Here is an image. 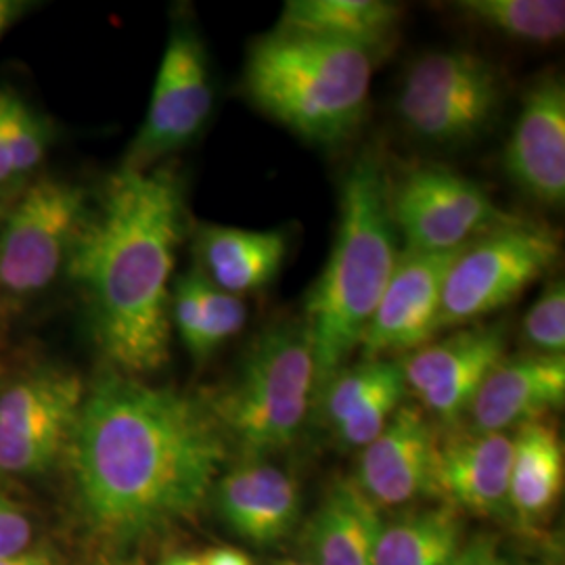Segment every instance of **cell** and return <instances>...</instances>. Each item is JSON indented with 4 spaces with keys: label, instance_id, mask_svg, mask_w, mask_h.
Instances as JSON below:
<instances>
[{
    "label": "cell",
    "instance_id": "1",
    "mask_svg": "<svg viewBox=\"0 0 565 565\" xmlns=\"http://www.w3.org/2000/svg\"><path fill=\"white\" fill-rule=\"evenodd\" d=\"M228 446L207 401L105 373L70 438L84 524L124 548L191 520L223 476Z\"/></svg>",
    "mask_w": 565,
    "mask_h": 565
},
{
    "label": "cell",
    "instance_id": "2",
    "mask_svg": "<svg viewBox=\"0 0 565 565\" xmlns=\"http://www.w3.org/2000/svg\"><path fill=\"white\" fill-rule=\"evenodd\" d=\"M184 226V186L170 166H121L82 226L65 270L118 373H153L170 359V281Z\"/></svg>",
    "mask_w": 565,
    "mask_h": 565
},
{
    "label": "cell",
    "instance_id": "3",
    "mask_svg": "<svg viewBox=\"0 0 565 565\" xmlns=\"http://www.w3.org/2000/svg\"><path fill=\"white\" fill-rule=\"evenodd\" d=\"M387 184L382 163L371 153L343 179L340 231L306 302L303 327L315 359V398L361 345L398 263Z\"/></svg>",
    "mask_w": 565,
    "mask_h": 565
},
{
    "label": "cell",
    "instance_id": "4",
    "mask_svg": "<svg viewBox=\"0 0 565 565\" xmlns=\"http://www.w3.org/2000/svg\"><path fill=\"white\" fill-rule=\"evenodd\" d=\"M373 60L363 46L277 28L252 44L245 90L303 141L335 145L363 120Z\"/></svg>",
    "mask_w": 565,
    "mask_h": 565
},
{
    "label": "cell",
    "instance_id": "5",
    "mask_svg": "<svg viewBox=\"0 0 565 565\" xmlns=\"http://www.w3.org/2000/svg\"><path fill=\"white\" fill-rule=\"evenodd\" d=\"M207 403L245 459H266L294 445L315 403V359L303 323L268 324Z\"/></svg>",
    "mask_w": 565,
    "mask_h": 565
},
{
    "label": "cell",
    "instance_id": "6",
    "mask_svg": "<svg viewBox=\"0 0 565 565\" xmlns=\"http://www.w3.org/2000/svg\"><path fill=\"white\" fill-rule=\"evenodd\" d=\"M559 252L557 233L522 218L465 245L446 275L436 335L515 302L557 264Z\"/></svg>",
    "mask_w": 565,
    "mask_h": 565
},
{
    "label": "cell",
    "instance_id": "7",
    "mask_svg": "<svg viewBox=\"0 0 565 565\" xmlns=\"http://www.w3.org/2000/svg\"><path fill=\"white\" fill-rule=\"evenodd\" d=\"M501 76L469 51H434L415 61L398 95V116L419 141L459 147L476 141L501 105Z\"/></svg>",
    "mask_w": 565,
    "mask_h": 565
},
{
    "label": "cell",
    "instance_id": "8",
    "mask_svg": "<svg viewBox=\"0 0 565 565\" xmlns=\"http://www.w3.org/2000/svg\"><path fill=\"white\" fill-rule=\"evenodd\" d=\"M88 214L81 184L53 177L32 182L0 228V287L15 298L46 289L67 268Z\"/></svg>",
    "mask_w": 565,
    "mask_h": 565
},
{
    "label": "cell",
    "instance_id": "9",
    "mask_svg": "<svg viewBox=\"0 0 565 565\" xmlns=\"http://www.w3.org/2000/svg\"><path fill=\"white\" fill-rule=\"evenodd\" d=\"M390 221L403 233L408 252H457L486 233L513 223L488 191L446 168H415L387 184Z\"/></svg>",
    "mask_w": 565,
    "mask_h": 565
},
{
    "label": "cell",
    "instance_id": "10",
    "mask_svg": "<svg viewBox=\"0 0 565 565\" xmlns=\"http://www.w3.org/2000/svg\"><path fill=\"white\" fill-rule=\"evenodd\" d=\"M214 90L202 39L189 21L170 30L151 103L124 168L147 170L195 141L212 114Z\"/></svg>",
    "mask_w": 565,
    "mask_h": 565
},
{
    "label": "cell",
    "instance_id": "11",
    "mask_svg": "<svg viewBox=\"0 0 565 565\" xmlns=\"http://www.w3.org/2000/svg\"><path fill=\"white\" fill-rule=\"evenodd\" d=\"M76 375L49 371L0 394V471L30 476L57 461L70 445L84 401Z\"/></svg>",
    "mask_w": 565,
    "mask_h": 565
},
{
    "label": "cell",
    "instance_id": "12",
    "mask_svg": "<svg viewBox=\"0 0 565 565\" xmlns=\"http://www.w3.org/2000/svg\"><path fill=\"white\" fill-rule=\"evenodd\" d=\"M503 323L463 327L417 348L403 364L404 384L443 424L455 425L476 398L490 371L505 359Z\"/></svg>",
    "mask_w": 565,
    "mask_h": 565
},
{
    "label": "cell",
    "instance_id": "13",
    "mask_svg": "<svg viewBox=\"0 0 565 565\" xmlns=\"http://www.w3.org/2000/svg\"><path fill=\"white\" fill-rule=\"evenodd\" d=\"M457 252L424 254L404 252L385 287L371 321L364 329V361L417 350L436 335L446 275Z\"/></svg>",
    "mask_w": 565,
    "mask_h": 565
},
{
    "label": "cell",
    "instance_id": "14",
    "mask_svg": "<svg viewBox=\"0 0 565 565\" xmlns=\"http://www.w3.org/2000/svg\"><path fill=\"white\" fill-rule=\"evenodd\" d=\"M511 436L452 427L438 431L434 497L461 513L511 522Z\"/></svg>",
    "mask_w": 565,
    "mask_h": 565
},
{
    "label": "cell",
    "instance_id": "15",
    "mask_svg": "<svg viewBox=\"0 0 565 565\" xmlns=\"http://www.w3.org/2000/svg\"><path fill=\"white\" fill-rule=\"evenodd\" d=\"M438 431L417 406L401 404L382 434L361 450L354 482L380 507L434 497Z\"/></svg>",
    "mask_w": 565,
    "mask_h": 565
},
{
    "label": "cell",
    "instance_id": "16",
    "mask_svg": "<svg viewBox=\"0 0 565 565\" xmlns=\"http://www.w3.org/2000/svg\"><path fill=\"white\" fill-rule=\"evenodd\" d=\"M505 172L534 202L565 200V88L559 78L536 82L522 103L505 149Z\"/></svg>",
    "mask_w": 565,
    "mask_h": 565
},
{
    "label": "cell",
    "instance_id": "17",
    "mask_svg": "<svg viewBox=\"0 0 565 565\" xmlns=\"http://www.w3.org/2000/svg\"><path fill=\"white\" fill-rule=\"evenodd\" d=\"M224 524L245 543L279 545L294 534L302 515L298 480L264 459H247L224 471L212 490Z\"/></svg>",
    "mask_w": 565,
    "mask_h": 565
},
{
    "label": "cell",
    "instance_id": "18",
    "mask_svg": "<svg viewBox=\"0 0 565 565\" xmlns=\"http://www.w3.org/2000/svg\"><path fill=\"white\" fill-rule=\"evenodd\" d=\"M565 403L564 354H524L497 364L467 415L471 429L484 434H509L532 419L546 417Z\"/></svg>",
    "mask_w": 565,
    "mask_h": 565
},
{
    "label": "cell",
    "instance_id": "19",
    "mask_svg": "<svg viewBox=\"0 0 565 565\" xmlns=\"http://www.w3.org/2000/svg\"><path fill=\"white\" fill-rule=\"evenodd\" d=\"M404 394L403 364L373 359L343 366L317 394L315 406L340 445L363 450L390 424Z\"/></svg>",
    "mask_w": 565,
    "mask_h": 565
},
{
    "label": "cell",
    "instance_id": "20",
    "mask_svg": "<svg viewBox=\"0 0 565 565\" xmlns=\"http://www.w3.org/2000/svg\"><path fill=\"white\" fill-rule=\"evenodd\" d=\"M380 511L354 480H335L303 527V559L312 565H375L384 524Z\"/></svg>",
    "mask_w": 565,
    "mask_h": 565
},
{
    "label": "cell",
    "instance_id": "21",
    "mask_svg": "<svg viewBox=\"0 0 565 565\" xmlns=\"http://www.w3.org/2000/svg\"><path fill=\"white\" fill-rule=\"evenodd\" d=\"M200 273L231 296L258 291L273 281L287 256L285 231H249L224 224H200L195 231Z\"/></svg>",
    "mask_w": 565,
    "mask_h": 565
},
{
    "label": "cell",
    "instance_id": "22",
    "mask_svg": "<svg viewBox=\"0 0 565 565\" xmlns=\"http://www.w3.org/2000/svg\"><path fill=\"white\" fill-rule=\"evenodd\" d=\"M511 522L536 527L551 515L564 492V443L555 422L539 417L520 425L511 436Z\"/></svg>",
    "mask_w": 565,
    "mask_h": 565
},
{
    "label": "cell",
    "instance_id": "23",
    "mask_svg": "<svg viewBox=\"0 0 565 565\" xmlns=\"http://www.w3.org/2000/svg\"><path fill=\"white\" fill-rule=\"evenodd\" d=\"M401 25V9L385 0H289L279 28L350 42L375 55Z\"/></svg>",
    "mask_w": 565,
    "mask_h": 565
},
{
    "label": "cell",
    "instance_id": "24",
    "mask_svg": "<svg viewBox=\"0 0 565 565\" xmlns=\"http://www.w3.org/2000/svg\"><path fill=\"white\" fill-rule=\"evenodd\" d=\"M467 545L463 513L455 507L417 509L382 524L375 565H452Z\"/></svg>",
    "mask_w": 565,
    "mask_h": 565
},
{
    "label": "cell",
    "instance_id": "25",
    "mask_svg": "<svg viewBox=\"0 0 565 565\" xmlns=\"http://www.w3.org/2000/svg\"><path fill=\"white\" fill-rule=\"evenodd\" d=\"M457 9L469 20L482 23L515 41H559L565 32V2L562 0H463Z\"/></svg>",
    "mask_w": 565,
    "mask_h": 565
},
{
    "label": "cell",
    "instance_id": "26",
    "mask_svg": "<svg viewBox=\"0 0 565 565\" xmlns=\"http://www.w3.org/2000/svg\"><path fill=\"white\" fill-rule=\"evenodd\" d=\"M0 114L13 172L21 179L41 166L49 135L39 114L20 95L0 90Z\"/></svg>",
    "mask_w": 565,
    "mask_h": 565
},
{
    "label": "cell",
    "instance_id": "27",
    "mask_svg": "<svg viewBox=\"0 0 565 565\" xmlns=\"http://www.w3.org/2000/svg\"><path fill=\"white\" fill-rule=\"evenodd\" d=\"M525 340L539 354L559 356L565 350V285L551 282L530 306L524 319Z\"/></svg>",
    "mask_w": 565,
    "mask_h": 565
},
{
    "label": "cell",
    "instance_id": "28",
    "mask_svg": "<svg viewBox=\"0 0 565 565\" xmlns=\"http://www.w3.org/2000/svg\"><path fill=\"white\" fill-rule=\"evenodd\" d=\"M170 319L174 329L179 331L184 348L191 352V356L203 363L205 361V327H203L202 306V273L195 268L181 279L172 289V302H170Z\"/></svg>",
    "mask_w": 565,
    "mask_h": 565
},
{
    "label": "cell",
    "instance_id": "29",
    "mask_svg": "<svg viewBox=\"0 0 565 565\" xmlns=\"http://www.w3.org/2000/svg\"><path fill=\"white\" fill-rule=\"evenodd\" d=\"M203 327H205V361L231 338H235L245 324L247 310L242 298L231 296L214 287L202 275Z\"/></svg>",
    "mask_w": 565,
    "mask_h": 565
},
{
    "label": "cell",
    "instance_id": "30",
    "mask_svg": "<svg viewBox=\"0 0 565 565\" xmlns=\"http://www.w3.org/2000/svg\"><path fill=\"white\" fill-rule=\"evenodd\" d=\"M32 524L20 507L0 497V559L20 557L30 551Z\"/></svg>",
    "mask_w": 565,
    "mask_h": 565
},
{
    "label": "cell",
    "instance_id": "31",
    "mask_svg": "<svg viewBox=\"0 0 565 565\" xmlns=\"http://www.w3.org/2000/svg\"><path fill=\"white\" fill-rule=\"evenodd\" d=\"M501 551L494 543V539L478 536L473 541H467L463 553L452 565H499L501 564Z\"/></svg>",
    "mask_w": 565,
    "mask_h": 565
},
{
    "label": "cell",
    "instance_id": "32",
    "mask_svg": "<svg viewBox=\"0 0 565 565\" xmlns=\"http://www.w3.org/2000/svg\"><path fill=\"white\" fill-rule=\"evenodd\" d=\"M205 565H256L252 557L237 546H214L202 555Z\"/></svg>",
    "mask_w": 565,
    "mask_h": 565
},
{
    "label": "cell",
    "instance_id": "33",
    "mask_svg": "<svg viewBox=\"0 0 565 565\" xmlns=\"http://www.w3.org/2000/svg\"><path fill=\"white\" fill-rule=\"evenodd\" d=\"M0 565H61L60 559L51 551H28L20 557L11 559H0Z\"/></svg>",
    "mask_w": 565,
    "mask_h": 565
},
{
    "label": "cell",
    "instance_id": "34",
    "mask_svg": "<svg viewBox=\"0 0 565 565\" xmlns=\"http://www.w3.org/2000/svg\"><path fill=\"white\" fill-rule=\"evenodd\" d=\"M13 181H18V177L13 172V163L9 158V149L4 141V132H2V114H0V189L9 186Z\"/></svg>",
    "mask_w": 565,
    "mask_h": 565
},
{
    "label": "cell",
    "instance_id": "35",
    "mask_svg": "<svg viewBox=\"0 0 565 565\" xmlns=\"http://www.w3.org/2000/svg\"><path fill=\"white\" fill-rule=\"evenodd\" d=\"M23 11V4L21 2H13V0H0V25H11L13 21L18 20Z\"/></svg>",
    "mask_w": 565,
    "mask_h": 565
},
{
    "label": "cell",
    "instance_id": "36",
    "mask_svg": "<svg viewBox=\"0 0 565 565\" xmlns=\"http://www.w3.org/2000/svg\"><path fill=\"white\" fill-rule=\"evenodd\" d=\"M160 565H205L202 555H189V553H177L166 557Z\"/></svg>",
    "mask_w": 565,
    "mask_h": 565
},
{
    "label": "cell",
    "instance_id": "37",
    "mask_svg": "<svg viewBox=\"0 0 565 565\" xmlns=\"http://www.w3.org/2000/svg\"><path fill=\"white\" fill-rule=\"evenodd\" d=\"M268 565H312L308 564L306 559H291V557H287V559H277V562H273V564Z\"/></svg>",
    "mask_w": 565,
    "mask_h": 565
},
{
    "label": "cell",
    "instance_id": "38",
    "mask_svg": "<svg viewBox=\"0 0 565 565\" xmlns=\"http://www.w3.org/2000/svg\"><path fill=\"white\" fill-rule=\"evenodd\" d=\"M499 565H530V564H518V562H511V559H507V557H501V564Z\"/></svg>",
    "mask_w": 565,
    "mask_h": 565
},
{
    "label": "cell",
    "instance_id": "39",
    "mask_svg": "<svg viewBox=\"0 0 565 565\" xmlns=\"http://www.w3.org/2000/svg\"><path fill=\"white\" fill-rule=\"evenodd\" d=\"M7 32V25H0V36Z\"/></svg>",
    "mask_w": 565,
    "mask_h": 565
},
{
    "label": "cell",
    "instance_id": "40",
    "mask_svg": "<svg viewBox=\"0 0 565 565\" xmlns=\"http://www.w3.org/2000/svg\"><path fill=\"white\" fill-rule=\"evenodd\" d=\"M99 565H116V564H99Z\"/></svg>",
    "mask_w": 565,
    "mask_h": 565
}]
</instances>
